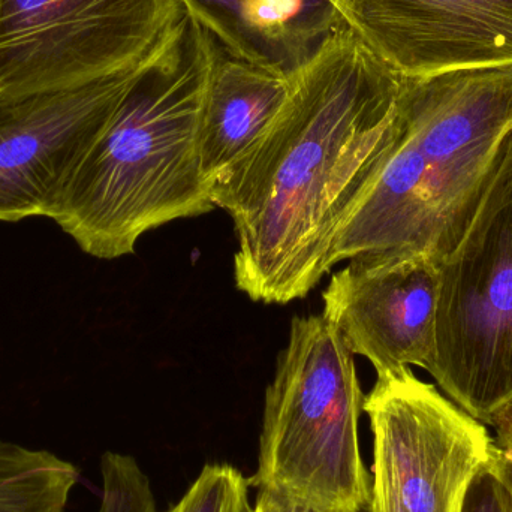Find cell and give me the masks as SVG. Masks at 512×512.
Listing matches in <instances>:
<instances>
[{
  "label": "cell",
  "instance_id": "1",
  "mask_svg": "<svg viewBox=\"0 0 512 512\" xmlns=\"http://www.w3.org/2000/svg\"><path fill=\"white\" fill-rule=\"evenodd\" d=\"M402 78L345 27L291 77L254 152L210 188L234 222V279L252 301L288 304L325 274L340 233L400 131Z\"/></svg>",
  "mask_w": 512,
  "mask_h": 512
},
{
  "label": "cell",
  "instance_id": "2",
  "mask_svg": "<svg viewBox=\"0 0 512 512\" xmlns=\"http://www.w3.org/2000/svg\"><path fill=\"white\" fill-rule=\"evenodd\" d=\"M219 50L186 14L144 63L53 219L84 254L132 255L149 231L216 209L201 174L197 137Z\"/></svg>",
  "mask_w": 512,
  "mask_h": 512
},
{
  "label": "cell",
  "instance_id": "3",
  "mask_svg": "<svg viewBox=\"0 0 512 512\" xmlns=\"http://www.w3.org/2000/svg\"><path fill=\"white\" fill-rule=\"evenodd\" d=\"M396 144L340 233L331 265L459 245L512 134V63L402 78Z\"/></svg>",
  "mask_w": 512,
  "mask_h": 512
},
{
  "label": "cell",
  "instance_id": "4",
  "mask_svg": "<svg viewBox=\"0 0 512 512\" xmlns=\"http://www.w3.org/2000/svg\"><path fill=\"white\" fill-rule=\"evenodd\" d=\"M364 394L349 351L321 315L294 318L265 391L256 489L321 512H366L373 478L361 457Z\"/></svg>",
  "mask_w": 512,
  "mask_h": 512
},
{
  "label": "cell",
  "instance_id": "5",
  "mask_svg": "<svg viewBox=\"0 0 512 512\" xmlns=\"http://www.w3.org/2000/svg\"><path fill=\"white\" fill-rule=\"evenodd\" d=\"M439 280L427 372L489 426L512 400V134L465 236L439 265Z\"/></svg>",
  "mask_w": 512,
  "mask_h": 512
},
{
  "label": "cell",
  "instance_id": "6",
  "mask_svg": "<svg viewBox=\"0 0 512 512\" xmlns=\"http://www.w3.org/2000/svg\"><path fill=\"white\" fill-rule=\"evenodd\" d=\"M185 17L180 0H0V101L132 71Z\"/></svg>",
  "mask_w": 512,
  "mask_h": 512
},
{
  "label": "cell",
  "instance_id": "7",
  "mask_svg": "<svg viewBox=\"0 0 512 512\" xmlns=\"http://www.w3.org/2000/svg\"><path fill=\"white\" fill-rule=\"evenodd\" d=\"M363 411L373 433V484L405 512H460L475 475L498 453L481 421L409 367L378 373Z\"/></svg>",
  "mask_w": 512,
  "mask_h": 512
},
{
  "label": "cell",
  "instance_id": "8",
  "mask_svg": "<svg viewBox=\"0 0 512 512\" xmlns=\"http://www.w3.org/2000/svg\"><path fill=\"white\" fill-rule=\"evenodd\" d=\"M147 59L80 89L0 101V222L56 218L75 171Z\"/></svg>",
  "mask_w": 512,
  "mask_h": 512
},
{
  "label": "cell",
  "instance_id": "9",
  "mask_svg": "<svg viewBox=\"0 0 512 512\" xmlns=\"http://www.w3.org/2000/svg\"><path fill=\"white\" fill-rule=\"evenodd\" d=\"M439 265L427 255L351 259L322 292V316L376 373L427 370L435 355Z\"/></svg>",
  "mask_w": 512,
  "mask_h": 512
},
{
  "label": "cell",
  "instance_id": "10",
  "mask_svg": "<svg viewBox=\"0 0 512 512\" xmlns=\"http://www.w3.org/2000/svg\"><path fill=\"white\" fill-rule=\"evenodd\" d=\"M400 78L512 63V0H330Z\"/></svg>",
  "mask_w": 512,
  "mask_h": 512
},
{
  "label": "cell",
  "instance_id": "11",
  "mask_svg": "<svg viewBox=\"0 0 512 512\" xmlns=\"http://www.w3.org/2000/svg\"><path fill=\"white\" fill-rule=\"evenodd\" d=\"M234 59L291 78L345 21L330 0H180Z\"/></svg>",
  "mask_w": 512,
  "mask_h": 512
},
{
  "label": "cell",
  "instance_id": "12",
  "mask_svg": "<svg viewBox=\"0 0 512 512\" xmlns=\"http://www.w3.org/2000/svg\"><path fill=\"white\" fill-rule=\"evenodd\" d=\"M291 92V78L219 50L198 125V158L209 188L261 143Z\"/></svg>",
  "mask_w": 512,
  "mask_h": 512
},
{
  "label": "cell",
  "instance_id": "13",
  "mask_svg": "<svg viewBox=\"0 0 512 512\" xmlns=\"http://www.w3.org/2000/svg\"><path fill=\"white\" fill-rule=\"evenodd\" d=\"M78 481L57 454L0 439V512H65Z\"/></svg>",
  "mask_w": 512,
  "mask_h": 512
},
{
  "label": "cell",
  "instance_id": "14",
  "mask_svg": "<svg viewBox=\"0 0 512 512\" xmlns=\"http://www.w3.org/2000/svg\"><path fill=\"white\" fill-rule=\"evenodd\" d=\"M251 481L231 465H206L182 499L165 512H252Z\"/></svg>",
  "mask_w": 512,
  "mask_h": 512
},
{
  "label": "cell",
  "instance_id": "15",
  "mask_svg": "<svg viewBox=\"0 0 512 512\" xmlns=\"http://www.w3.org/2000/svg\"><path fill=\"white\" fill-rule=\"evenodd\" d=\"M101 477L98 512H156L152 484L134 457L113 451L102 454Z\"/></svg>",
  "mask_w": 512,
  "mask_h": 512
},
{
  "label": "cell",
  "instance_id": "16",
  "mask_svg": "<svg viewBox=\"0 0 512 512\" xmlns=\"http://www.w3.org/2000/svg\"><path fill=\"white\" fill-rule=\"evenodd\" d=\"M460 512H512V487L499 463V450L475 475Z\"/></svg>",
  "mask_w": 512,
  "mask_h": 512
},
{
  "label": "cell",
  "instance_id": "17",
  "mask_svg": "<svg viewBox=\"0 0 512 512\" xmlns=\"http://www.w3.org/2000/svg\"><path fill=\"white\" fill-rule=\"evenodd\" d=\"M252 512H321L304 502L297 501L285 493L273 489H258L255 507ZM366 512H373L370 507Z\"/></svg>",
  "mask_w": 512,
  "mask_h": 512
},
{
  "label": "cell",
  "instance_id": "18",
  "mask_svg": "<svg viewBox=\"0 0 512 512\" xmlns=\"http://www.w3.org/2000/svg\"><path fill=\"white\" fill-rule=\"evenodd\" d=\"M489 426L496 433V447L512 459V400L495 412Z\"/></svg>",
  "mask_w": 512,
  "mask_h": 512
},
{
  "label": "cell",
  "instance_id": "19",
  "mask_svg": "<svg viewBox=\"0 0 512 512\" xmlns=\"http://www.w3.org/2000/svg\"><path fill=\"white\" fill-rule=\"evenodd\" d=\"M373 512H405L399 501L384 487L373 484Z\"/></svg>",
  "mask_w": 512,
  "mask_h": 512
},
{
  "label": "cell",
  "instance_id": "20",
  "mask_svg": "<svg viewBox=\"0 0 512 512\" xmlns=\"http://www.w3.org/2000/svg\"><path fill=\"white\" fill-rule=\"evenodd\" d=\"M499 463H501L502 471H504L505 477H507L508 483L512 487V459L511 457L505 456L499 451Z\"/></svg>",
  "mask_w": 512,
  "mask_h": 512
}]
</instances>
